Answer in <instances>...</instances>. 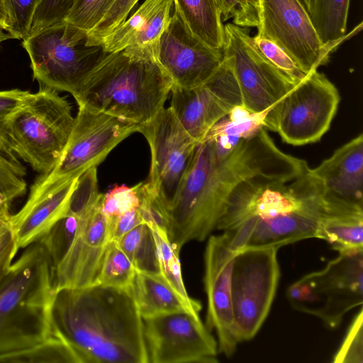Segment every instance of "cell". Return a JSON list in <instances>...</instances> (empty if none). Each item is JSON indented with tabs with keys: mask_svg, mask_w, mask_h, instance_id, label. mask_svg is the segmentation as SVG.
<instances>
[{
	"mask_svg": "<svg viewBox=\"0 0 363 363\" xmlns=\"http://www.w3.org/2000/svg\"><path fill=\"white\" fill-rule=\"evenodd\" d=\"M253 39L264 57L295 84L302 81L308 74L291 56L272 41L257 35Z\"/></svg>",
	"mask_w": 363,
	"mask_h": 363,
	"instance_id": "cell-35",
	"label": "cell"
},
{
	"mask_svg": "<svg viewBox=\"0 0 363 363\" xmlns=\"http://www.w3.org/2000/svg\"><path fill=\"white\" fill-rule=\"evenodd\" d=\"M135 186L139 199V206L137 209L143 223L150 228H155L167 233L168 211L158 195L146 182H141Z\"/></svg>",
	"mask_w": 363,
	"mask_h": 363,
	"instance_id": "cell-33",
	"label": "cell"
},
{
	"mask_svg": "<svg viewBox=\"0 0 363 363\" xmlns=\"http://www.w3.org/2000/svg\"><path fill=\"white\" fill-rule=\"evenodd\" d=\"M314 238L340 254L363 251V208L324 206Z\"/></svg>",
	"mask_w": 363,
	"mask_h": 363,
	"instance_id": "cell-24",
	"label": "cell"
},
{
	"mask_svg": "<svg viewBox=\"0 0 363 363\" xmlns=\"http://www.w3.org/2000/svg\"><path fill=\"white\" fill-rule=\"evenodd\" d=\"M333 362L335 363L363 362V311L362 307L353 319L341 346L333 357Z\"/></svg>",
	"mask_w": 363,
	"mask_h": 363,
	"instance_id": "cell-39",
	"label": "cell"
},
{
	"mask_svg": "<svg viewBox=\"0 0 363 363\" xmlns=\"http://www.w3.org/2000/svg\"><path fill=\"white\" fill-rule=\"evenodd\" d=\"M9 211V208H0V218L3 215L4 213H5L6 211Z\"/></svg>",
	"mask_w": 363,
	"mask_h": 363,
	"instance_id": "cell-48",
	"label": "cell"
},
{
	"mask_svg": "<svg viewBox=\"0 0 363 363\" xmlns=\"http://www.w3.org/2000/svg\"><path fill=\"white\" fill-rule=\"evenodd\" d=\"M309 171L321 184L325 203L363 208L362 133Z\"/></svg>",
	"mask_w": 363,
	"mask_h": 363,
	"instance_id": "cell-22",
	"label": "cell"
},
{
	"mask_svg": "<svg viewBox=\"0 0 363 363\" xmlns=\"http://www.w3.org/2000/svg\"><path fill=\"white\" fill-rule=\"evenodd\" d=\"M149 363H216L218 343L199 313L177 311L143 319Z\"/></svg>",
	"mask_w": 363,
	"mask_h": 363,
	"instance_id": "cell-14",
	"label": "cell"
},
{
	"mask_svg": "<svg viewBox=\"0 0 363 363\" xmlns=\"http://www.w3.org/2000/svg\"><path fill=\"white\" fill-rule=\"evenodd\" d=\"M116 243L136 271L160 274L155 241L147 224L143 223L137 225Z\"/></svg>",
	"mask_w": 363,
	"mask_h": 363,
	"instance_id": "cell-27",
	"label": "cell"
},
{
	"mask_svg": "<svg viewBox=\"0 0 363 363\" xmlns=\"http://www.w3.org/2000/svg\"><path fill=\"white\" fill-rule=\"evenodd\" d=\"M138 206L139 199L135 186L116 185L107 194H104L101 210L106 220H110L136 209Z\"/></svg>",
	"mask_w": 363,
	"mask_h": 363,
	"instance_id": "cell-40",
	"label": "cell"
},
{
	"mask_svg": "<svg viewBox=\"0 0 363 363\" xmlns=\"http://www.w3.org/2000/svg\"><path fill=\"white\" fill-rule=\"evenodd\" d=\"M32 94L28 91L18 89L0 91V150L14 155L6 143L3 125L7 118L23 106Z\"/></svg>",
	"mask_w": 363,
	"mask_h": 363,
	"instance_id": "cell-42",
	"label": "cell"
},
{
	"mask_svg": "<svg viewBox=\"0 0 363 363\" xmlns=\"http://www.w3.org/2000/svg\"><path fill=\"white\" fill-rule=\"evenodd\" d=\"M79 363L72 349L53 336L46 342L19 352L0 355V363Z\"/></svg>",
	"mask_w": 363,
	"mask_h": 363,
	"instance_id": "cell-29",
	"label": "cell"
},
{
	"mask_svg": "<svg viewBox=\"0 0 363 363\" xmlns=\"http://www.w3.org/2000/svg\"><path fill=\"white\" fill-rule=\"evenodd\" d=\"M115 0H74L65 21L89 33L104 18Z\"/></svg>",
	"mask_w": 363,
	"mask_h": 363,
	"instance_id": "cell-34",
	"label": "cell"
},
{
	"mask_svg": "<svg viewBox=\"0 0 363 363\" xmlns=\"http://www.w3.org/2000/svg\"><path fill=\"white\" fill-rule=\"evenodd\" d=\"M139 125L79 106L65 149L55 168L34 183L49 184L79 177L102 162L111 151L135 132Z\"/></svg>",
	"mask_w": 363,
	"mask_h": 363,
	"instance_id": "cell-11",
	"label": "cell"
},
{
	"mask_svg": "<svg viewBox=\"0 0 363 363\" xmlns=\"http://www.w3.org/2000/svg\"><path fill=\"white\" fill-rule=\"evenodd\" d=\"M52 264L45 246L26 247L0 283V355L40 345L55 336Z\"/></svg>",
	"mask_w": 363,
	"mask_h": 363,
	"instance_id": "cell-4",
	"label": "cell"
},
{
	"mask_svg": "<svg viewBox=\"0 0 363 363\" xmlns=\"http://www.w3.org/2000/svg\"><path fill=\"white\" fill-rule=\"evenodd\" d=\"M298 1L302 4V6L305 8L307 13H309L311 0H298Z\"/></svg>",
	"mask_w": 363,
	"mask_h": 363,
	"instance_id": "cell-47",
	"label": "cell"
},
{
	"mask_svg": "<svg viewBox=\"0 0 363 363\" xmlns=\"http://www.w3.org/2000/svg\"><path fill=\"white\" fill-rule=\"evenodd\" d=\"M267 130L241 140L232 150L206 138L196 145L172 208L181 224L209 235L241 182L256 177L290 179L308 171L307 162L281 151Z\"/></svg>",
	"mask_w": 363,
	"mask_h": 363,
	"instance_id": "cell-1",
	"label": "cell"
},
{
	"mask_svg": "<svg viewBox=\"0 0 363 363\" xmlns=\"http://www.w3.org/2000/svg\"><path fill=\"white\" fill-rule=\"evenodd\" d=\"M103 196L94 206L78 213V223L69 245L52 268L55 291L97 284L109 242L107 220L101 210Z\"/></svg>",
	"mask_w": 363,
	"mask_h": 363,
	"instance_id": "cell-18",
	"label": "cell"
},
{
	"mask_svg": "<svg viewBox=\"0 0 363 363\" xmlns=\"http://www.w3.org/2000/svg\"><path fill=\"white\" fill-rule=\"evenodd\" d=\"M130 288L143 319L177 311L199 313L201 309L186 302L161 274L135 270Z\"/></svg>",
	"mask_w": 363,
	"mask_h": 363,
	"instance_id": "cell-23",
	"label": "cell"
},
{
	"mask_svg": "<svg viewBox=\"0 0 363 363\" xmlns=\"http://www.w3.org/2000/svg\"><path fill=\"white\" fill-rule=\"evenodd\" d=\"M135 269L116 242H109L102 260L97 284L118 287L130 286Z\"/></svg>",
	"mask_w": 363,
	"mask_h": 363,
	"instance_id": "cell-30",
	"label": "cell"
},
{
	"mask_svg": "<svg viewBox=\"0 0 363 363\" xmlns=\"http://www.w3.org/2000/svg\"><path fill=\"white\" fill-rule=\"evenodd\" d=\"M224 57L192 35L174 10L162 33L157 60L174 85L191 89L204 84L216 72Z\"/></svg>",
	"mask_w": 363,
	"mask_h": 363,
	"instance_id": "cell-19",
	"label": "cell"
},
{
	"mask_svg": "<svg viewBox=\"0 0 363 363\" xmlns=\"http://www.w3.org/2000/svg\"><path fill=\"white\" fill-rule=\"evenodd\" d=\"M286 298L296 310L337 328L347 312L362 305L363 251L339 253L323 269L291 284Z\"/></svg>",
	"mask_w": 363,
	"mask_h": 363,
	"instance_id": "cell-8",
	"label": "cell"
},
{
	"mask_svg": "<svg viewBox=\"0 0 363 363\" xmlns=\"http://www.w3.org/2000/svg\"><path fill=\"white\" fill-rule=\"evenodd\" d=\"M151 152L148 179L169 211L192 160L198 143L191 138L176 118L171 108H163L149 122L139 125Z\"/></svg>",
	"mask_w": 363,
	"mask_h": 363,
	"instance_id": "cell-13",
	"label": "cell"
},
{
	"mask_svg": "<svg viewBox=\"0 0 363 363\" xmlns=\"http://www.w3.org/2000/svg\"><path fill=\"white\" fill-rule=\"evenodd\" d=\"M188 31L208 47L223 50L224 26L216 0H173Z\"/></svg>",
	"mask_w": 363,
	"mask_h": 363,
	"instance_id": "cell-25",
	"label": "cell"
},
{
	"mask_svg": "<svg viewBox=\"0 0 363 363\" xmlns=\"http://www.w3.org/2000/svg\"><path fill=\"white\" fill-rule=\"evenodd\" d=\"M6 21V10L4 0H0V26L4 30Z\"/></svg>",
	"mask_w": 363,
	"mask_h": 363,
	"instance_id": "cell-45",
	"label": "cell"
},
{
	"mask_svg": "<svg viewBox=\"0 0 363 363\" xmlns=\"http://www.w3.org/2000/svg\"><path fill=\"white\" fill-rule=\"evenodd\" d=\"M139 0H115L102 20L88 33V43L101 45L102 41L123 23Z\"/></svg>",
	"mask_w": 363,
	"mask_h": 363,
	"instance_id": "cell-36",
	"label": "cell"
},
{
	"mask_svg": "<svg viewBox=\"0 0 363 363\" xmlns=\"http://www.w3.org/2000/svg\"><path fill=\"white\" fill-rule=\"evenodd\" d=\"M276 247L237 251L232 270V301L239 342L253 338L264 323L280 277Z\"/></svg>",
	"mask_w": 363,
	"mask_h": 363,
	"instance_id": "cell-10",
	"label": "cell"
},
{
	"mask_svg": "<svg viewBox=\"0 0 363 363\" xmlns=\"http://www.w3.org/2000/svg\"><path fill=\"white\" fill-rule=\"evenodd\" d=\"M170 93L169 107L184 130L198 143L234 106L242 105L240 89L225 56L204 84L191 89L173 85Z\"/></svg>",
	"mask_w": 363,
	"mask_h": 363,
	"instance_id": "cell-16",
	"label": "cell"
},
{
	"mask_svg": "<svg viewBox=\"0 0 363 363\" xmlns=\"http://www.w3.org/2000/svg\"><path fill=\"white\" fill-rule=\"evenodd\" d=\"M279 179L256 177L230 194L216 230L236 251L276 247L315 237L323 211V192L310 173Z\"/></svg>",
	"mask_w": 363,
	"mask_h": 363,
	"instance_id": "cell-2",
	"label": "cell"
},
{
	"mask_svg": "<svg viewBox=\"0 0 363 363\" xmlns=\"http://www.w3.org/2000/svg\"><path fill=\"white\" fill-rule=\"evenodd\" d=\"M257 35L279 46L307 74L326 64L335 51L320 42L298 0H259Z\"/></svg>",
	"mask_w": 363,
	"mask_h": 363,
	"instance_id": "cell-15",
	"label": "cell"
},
{
	"mask_svg": "<svg viewBox=\"0 0 363 363\" xmlns=\"http://www.w3.org/2000/svg\"><path fill=\"white\" fill-rule=\"evenodd\" d=\"M340 101L336 86L313 70L269 108L265 128L289 145L315 143L329 130Z\"/></svg>",
	"mask_w": 363,
	"mask_h": 363,
	"instance_id": "cell-9",
	"label": "cell"
},
{
	"mask_svg": "<svg viewBox=\"0 0 363 363\" xmlns=\"http://www.w3.org/2000/svg\"><path fill=\"white\" fill-rule=\"evenodd\" d=\"M350 0H311L309 17L320 40L325 46L336 49L354 33L347 34V21Z\"/></svg>",
	"mask_w": 363,
	"mask_h": 363,
	"instance_id": "cell-26",
	"label": "cell"
},
{
	"mask_svg": "<svg viewBox=\"0 0 363 363\" xmlns=\"http://www.w3.org/2000/svg\"><path fill=\"white\" fill-rule=\"evenodd\" d=\"M74 1L42 0L34 15L28 36L50 26L64 21Z\"/></svg>",
	"mask_w": 363,
	"mask_h": 363,
	"instance_id": "cell-41",
	"label": "cell"
},
{
	"mask_svg": "<svg viewBox=\"0 0 363 363\" xmlns=\"http://www.w3.org/2000/svg\"><path fill=\"white\" fill-rule=\"evenodd\" d=\"M203 284L207 296L206 328L218 337V350L231 357L240 342L232 301V270L237 251L223 233L208 238Z\"/></svg>",
	"mask_w": 363,
	"mask_h": 363,
	"instance_id": "cell-17",
	"label": "cell"
},
{
	"mask_svg": "<svg viewBox=\"0 0 363 363\" xmlns=\"http://www.w3.org/2000/svg\"><path fill=\"white\" fill-rule=\"evenodd\" d=\"M10 216L8 211L0 218V283L18 250L10 225Z\"/></svg>",
	"mask_w": 363,
	"mask_h": 363,
	"instance_id": "cell-43",
	"label": "cell"
},
{
	"mask_svg": "<svg viewBox=\"0 0 363 363\" xmlns=\"http://www.w3.org/2000/svg\"><path fill=\"white\" fill-rule=\"evenodd\" d=\"M41 1L42 0H4L6 10L4 30L14 38H26Z\"/></svg>",
	"mask_w": 363,
	"mask_h": 363,
	"instance_id": "cell-32",
	"label": "cell"
},
{
	"mask_svg": "<svg viewBox=\"0 0 363 363\" xmlns=\"http://www.w3.org/2000/svg\"><path fill=\"white\" fill-rule=\"evenodd\" d=\"M223 54L230 62L242 105L252 113L272 107L295 85L260 52L247 30L224 26Z\"/></svg>",
	"mask_w": 363,
	"mask_h": 363,
	"instance_id": "cell-12",
	"label": "cell"
},
{
	"mask_svg": "<svg viewBox=\"0 0 363 363\" xmlns=\"http://www.w3.org/2000/svg\"><path fill=\"white\" fill-rule=\"evenodd\" d=\"M173 85L157 60L106 52L74 99L78 106L141 125L164 108Z\"/></svg>",
	"mask_w": 363,
	"mask_h": 363,
	"instance_id": "cell-5",
	"label": "cell"
},
{
	"mask_svg": "<svg viewBox=\"0 0 363 363\" xmlns=\"http://www.w3.org/2000/svg\"><path fill=\"white\" fill-rule=\"evenodd\" d=\"M74 123L67 100L57 91L40 86L3 126L11 152L37 172L47 174L59 162Z\"/></svg>",
	"mask_w": 363,
	"mask_h": 363,
	"instance_id": "cell-6",
	"label": "cell"
},
{
	"mask_svg": "<svg viewBox=\"0 0 363 363\" xmlns=\"http://www.w3.org/2000/svg\"><path fill=\"white\" fill-rule=\"evenodd\" d=\"M78 177L49 184L33 183L23 206L9 218L18 249L39 241L67 214Z\"/></svg>",
	"mask_w": 363,
	"mask_h": 363,
	"instance_id": "cell-20",
	"label": "cell"
},
{
	"mask_svg": "<svg viewBox=\"0 0 363 363\" xmlns=\"http://www.w3.org/2000/svg\"><path fill=\"white\" fill-rule=\"evenodd\" d=\"M10 38H14L10 33H5L4 31V29L0 26V43L2 41H4V40L10 39Z\"/></svg>",
	"mask_w": 363,
	"mask_h": 363,
	"instance_id": "cell-46",
	"label": "cell"
},
{
	"mask_svg": "<svg viewBox=\"0 0 363 363\" xmlns=\"http://www.w3.org/2000/svg\"><path fill=\"white\" fill-rule=\"evenodd\" d=\"M51 320L54 335L79 363H149L143 319L130 286L56 290Z\"/></svg>",
	"mask_w": 363,
	"mask_h": 363,
	"instance_id": "cell-3",
	"label": "cell"
},
{
	"mask_svg": "<svg viewBox=\"0 0 363 363\" xmlns=\"http://www.w3.org/2000/svg\"><path fill=\"white\" fill-rule=\"evenodd\" d=\"M269 109L236 119H230L227 116L216 123L210 130L216 133L235 136L241 139L250 138L262 128H265V119ZM209 130V131H210Z\"/></svg>",
	"mask_w": 363,
	"mask_h": 363,
	"instance_id": "cell-37",
	"label": "cell"
},
{
	"mask_svg": "<svg viewBox=\"0 0 363 363\" xmlns=\"http://www.w3.org/2000/svg\"><path fill=\"white\" fill-rule=\"evenodd\" d=\"M173 0H145L101 43L106 52L123 51L140 60H157L161 36L167 27Z\"/></svg>",
	"mask_w": 363,
	"mask_h": 363,
	"instance_id": "cell-21",
	"label": "cell"
},
{
	"mask_svg": "<svg viewBox=\"0 0 363 363\" xmlns=\"http://www.w3.org/2000/svg\"><path fill=\"white\" fill-rule=\"evenodd\" d=\"M143 223L137 208L107 220L109 242H118L125 234Z\"/></svg>",
	"mask_w": 363,
	"mask_h": 363,
	"instance_id": "cell-44",
	"label": "cell"
},
{
	"mask_svg": "<svg viewBox=\"0 0 363 363\" xmlns=\"http://www.w3.org/2000/svg\"><path fill=\"white\" fill-rule=\"evenodd\" d=\"M33 77L40 86L66 91L74 98L106 52L88 43V33L66 22L54 24L23 40Z\"/></svg>",
	"mask_w": 363,
	"mask_h": 363,
	"instance_id": "cell-7",
	"label": "cell"
},
{
	"mask_svg": "<svg viewBox=\"0 0 363 363\" xmlns=\"http://www.w3.org/2000/svg\"><path fill=\"white\" fill-rule=\"evenodd\" d=\"M222 21L232 19L233 23L241 27H257L259 0H216Z\"/></svg>",
	"mask_w": 363,
	"mask_h": 363,
	"instance_id": "cell-38",
	"label": "cell"
},
{
	"mask_svg": "<svg viewBox=\"0 0 363 363\" xmlns=\"http://www.w3.org/2000/svg\"><path fill=\"white\" fill-rule=\"evenodd\" d=\"M26 169L15 155L0 150V208H9L26 193Z\"/></svg>",
	"mask_w": 363,
	"mask_h": 363,
	"instance_id": "cell-31",
	"label": "cell"
},
{
	"mask_svg": "<svg viewBox=\"0 0 363 363\" xmlns=\"http://www.w3.org/2000/svg\"><path fill=\"white\" fill-rule=\"evenodd\" d=\"M150 229L157 247L160 274L186 302L193 306H201L199 301L192 298L187 294L182 275L179 252L172 245L167 233L155 228Z\"/></svg>",
	"mask_w": 363,
	"mask_h": 363,
	"instance_id": "cell-28",
	"label": "cell"
}]
</instances>
